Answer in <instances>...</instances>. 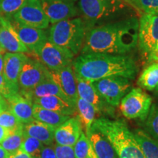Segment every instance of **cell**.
Returning <instances> with one entry per match:
<instances>
[{
	"label": "cell",
	"mask_w": 158,
	"mask_h": 158,
	"mask_svg": "<svg viewBox=\"0 0 158 158\" xmlns=\"http://www.w3.org/2000/svg\"><path fill=\"white\" fill-rule=\"evenodd\" d=\"M122 1L127 2L131 3L132 5H136V6H137V1L136 0H122Z\"/></svg>",
	"instance_id": "43"
},
{
	"label": "cell",
	"mask_w": 158,
	"mask_h": 158,
	"mask_svg": "<svg viewBox=\"0 0 158 158\" xmlns=\"http://www.w3.org/2000/svg\"><path fill=\"white\" fill-rule=\"evenodd\" d=\"M137 7L144 13L158 15V0H136Z\"/></svg>",
	"instance_id": "34"
},
{
	"label": "cell",
	"mask_w": 158,
	"mask_h": 158,
	"mask_svg": "<svg viewBox=\"0 0 158 158\" xmlns=\"http://www.w3.org/2000/svg\"><path fill=\"white\" fill-rule=\"evenodd\" d=\"M0 48H1V47H0Z\"/></svg>",
	"instance_id": "47"
},
{
	"label": "cell",
	"mask_w": 158,
	"mask_h": 158,
	"mask_svg": "<svg viewBox=\"0 0 158 158\" xmlns=\"http://www.w3.org/2000/svg\"><path fill=\"white\" fill-rule=\"evenodd\" d=\"M44 144L36 138L24 135V139L21 144V150L27 152L31 158H40Z\"/></svg>",
	"instance_id": "30"
},
{
	"label": "cell",
	"mask_w": 158,
	"mask_h": 158,
	"mask_svg": "<svg viewBox=\"0 0 158 158\" xmlns=\"http://www.w3.org/2000/svg\"><path fill=\"white\" fill-rule=\"evenodd\" d=\"M75 75L90 82L111 76L135 79L138 68L134 59L127 55L100 53L81 54L73 62Z\"/></svg>",
	"instance_id": "2"
},
{
	"label": "cell",
	"mask_w": 158,
	"mask_h": 158,
	"mask_svg": "<svg viewBox=\"0 0 158 158\" xmlns=\"http://www.w3.org/2000/svg\"><path fill=\"white\" fill-rule=\"evenodd\" d=\"M139 21L129 17L89 29L81 54L126 55L138 45Z\"/></svg>",
	"instance_id": "1"
},
{
	"label": "cell",
	"mask_w": 158,
	"mask_h": 158,
	"mask_svg": "<svg viewBox=\"0 0 158 158\" xmlns=\"http://www.w3.org/2000/svg\"><path fill=\"white\" fill-rule=\"evenodd\" d=\"M8 110L23 124L35 120L33 117V102L22 94L17 93L6 99Z\"/></svg>",
	"instance_id": "19"
},
{
	"label": "cell",
	"mask_w": 158,
	"mask_h": 158,
	"mask_svg": "<svg viewBox=\"0 0 158 158\" xmlns=\"http://www.w3.org/2000/svg\"><path fill=\"white\" fill-rule=\"evenodd\" d=\"M89 27L81 18H74L54 23L49 29L48 40L77 55L81 50Z\"/></svg>",
	"instance_id": "4"
},
{
	"label": "cell",
	"mask_w": 158,
	"mask_h": 158,
	"mask_svg": "<svg viewBox=\"0 0 158 158\" xmlns=\"http://www.w3.org/2000/svg\"><path fill=\"white\" fill-rule=\"evenodd\" d=\"M82 132V123L79 116L70 117L55 130L54 140L59 145L73 147Z\"/></svg>",
	"instance_id": "16"
},
{
	"label": "cell",
	"mask_w": 158,
	"mask_h": 158,
	"mask_svg": "<svg viewBox=\"0 0 158 158\" xmlns=\"http://www.w3.org/2000/svg\"><path fill=\"white\" fill-rule=\"evenodd\" d=\"M73 148L76 158H98L84 131L81 134Z\"/></svg>",
	"instance_id": "29"
},
{
	"label": "cell",
	"mask_w": 158,
	"mask_h": 158,
	"mask_svg": "<svg viewBox=\"0 0 158 158\" xmlns=\"http://www.w3.org/2000/svg\"><path fill=\"white\" fill-rule=\"evenodd\" d=\"M67 1H70V2H76V1H78V0H67Z\"/></svg>",
	"instance_id": "45"
},
{
	"label": "cell",
	"mask_w": 158,
	"mask_h": 158,
	"mask_svg": "<svg viewBox=\"0 0 158 158\" xmlns=\"http://www.w3.org/2000/svg\"><path fill=\"white\" fill-rule=\"evenodd\" d=\"M34 104L62 115L73 116L77 112L76 107L57 96H45L32 100Z\"/></svg>",
	"instance_id": "22"
},
{
	"label": "cell",
	"mask_w": 158,
	"mask_h": 158,
	"mask_svg": "<svg viewBox=\"0 0 158 158\" xmlns=\"http://www.w3.org/2000/svg\"><path fill=\"white\" fill-rule=\"evenodd\" d=\"M23 139L24 133L23 128H21L14 131H10L9 135L0 143V146L11 155L21 149Z\"/></svg>",
	"instance_id": "28"
},
{
	"label": "cell",
	"mask_w": 158,
	"mask_h": 158,
	"mask_svg": "<svg viewBox=\"0 0 158 158\" xmlns=\"http://www.w3.org/2000/svg\"><path fill=\"white\" fill-rule=\"evenodd\" d=\"M138 85L148 91H155L158 86V63L147 67L138 79Z\"/></svg>",
	"instance_id": "27"
},
{
	"label": "cell",
	"mask_w": 158,
	"mask_h": 158,
	"mask_svg": "<svg viewBox=\"0 0 158 158\" xmlns=\"http://www.w3.org/2000/svg\"><path fill=\"white\" fill-rule=\"evenodd\" d=\"M133 134L146 158H158V141L150 136L145 130H135Z\"/></svg>",
	"instance_id": "25"
},
{
	"label": "cell",
	"mask_w": 158,
	"mask_h": 158,
	"mask_svg": "<svg viewBox=\"0 0 158 158\" xmlns=\"http://www.w3.org/2000/svg\"><path fill=\"white\" fill-rule=\"evenodd\" d=\"M28 59L23 53H6L4 56L2 75L12 88L19 92V78L23 64Z\"/></svg>",
	"instance_id": "17"
},
{
	"label": "cell",
	"mask_w": 158,
	"mask_h": 158,
	"mask_svg": "<svg viewBox=\"0 0 158 158\" xmlns=\"http://www.w3.org/2000/svg\"><path fill=\"white\" fill-rule=\"evenodd\" d=\"M76 110L78 113L82 124H84L85 131L87 133L92 127L95 118L96 110L92 104L83 99L78 98L76 102Z\"/></svg>",
	"instance_id": "26"
},
{
	"label": "cell",
	"mask_w": 158,
	"mask_h": 158,
	"mask_svg": "<svg viewBox=\"0 0 158 158\" xmlns=\"http://www.w3.org/2000/svg\"><path fill=\"white\" fill-rule=\"evenodd\" d=\"M127 8L122 0H78V9L84 16L89 29L95 23L114 19Z\"/></svg>",
	"instance_id": "5"
},
{
	"label": "cell",
	"mask_w": 158,
	"mask_h": 158,
	"mask_svg": "<svg viewBox=\"0 0 158 158\" xmlns=\"http://www.w3.org/2000/svg\"><path fill=\"white\" fill-rule=\"evenodd\" d=\"M155 48H158V44H157V47H156Z\"/></svg>",
	"instance_id": "46"
},
{
	"label": "cell",
	"mask_w": 158,
	"mask_h": 158,
	"mask_svg": "<svg viewBox=\"0 0 158 158\" xmlns=\"http://www.w3.org/2000/svg\"><path fill=\"white\" fill-rule=\"evenodd\" d=\"M54 149L56 158H76L73 147L56 143L54 146Z\"/></svg>",
	"instance_id": "35"
},
{
	"label": "cell",
	"mask_w": 158,
	"mask_h": 158,
	"mask_svg": "<svg viewBox=\"0 0 158 158\" xmlns=\"http://www.w3.org/2000/svg\"><path fill=\"white\" fill-rule=\"evenodd\" d=\"M9 158H31V157L27 152L19 149L16 152L10 155Z\"/></svg>",
	"instance_id": "38"
},
{
	"label": "cell",
	"mask_w": 158,
	"mask_h": 158,
	"mask_svg": "<svg viewBox=\"0 0 158 158\" xmlns=\"http://www.w3.org/2000/svg\"><path fill=\"white\" fill-rule=\"evenodd\" d=\"M138 46L142 54L148 56L158 44V15L143 13L139 21Z\"/></svg>",
	"instance_id": "10"
},
{
	"label": "cell",
	"mask_w": 158,
	"mask_h": 158,
	"mask_svg": "<svg viewBox=\"0 0 158 158\" xmlns=\"http://www.w3.org/2000/svg\"><path fill=\"white\" fill-rule=\"evenodd\" d=\"M4 49L0 48V74H2L4 67Z\"/></svg>",
	"instance_id": "41"
},
{
	"label": "cell",
	"mask_w": 158,
	"mask_h": 158,
	"mask_svg": "<svg viewBox=\"0 0 158 158\" xmlns=\"http://www.w3.org/2000/svg\"><path fill=\"white\" fill-rule=\"evenodd\" d=\"M0 126L9 130L10 131H14L23 128V124L21 123L9 110H6L0 114Z\"/></svg>",
	"instance_id": "32"
},
{
	"label": "cell",
	"mask_w": 158,
	"mask_h": 158,
	"mask_svg": "<svg viewBox=\"0 0 158 158\" xmlns=\"http://www.w3.org/2000/svg\"><path fill=\"white\" fill-rule=\"evenodd\" d=\"M92 125L109 141L118 158H146L133 133L123 120L101 117L94 120Z\"/></svg>",
	"instance_id": "3"
},
{
	"label": "cell",
	"mask_w": 158,
	"mask_h": 158,
	"mask_svg": "<svg viewBox=\"0 0 158 158\" xmlns=\"http://www.w3.org/2000/svg\"><path fill=\"white\" fill-rule=\"evenodd\" d=\"M98 94L110 104L116 107L120 101L130 92L132 84L130 79L122 76H111L92 82Z\"/></svg>",
	"instance_id": "7"
},
{
	"label": "cell",
	"mask_w": 158,
	"mask_h": 158,
	"mask_svg": "<svg viewBox=\"0 0 158 158\" xmlns=\"http://www.w3.org/2000/svg\"><path fill=\"white\" fill-rule=\"evenodd\" d=\"M41 3L45 14L52 24L79 14L75 3L67 0H41Z\"/></svg>",
	"instance_id": "13"
},
{
	"label": "cell",
	"mask_w": 158,
	"mask_h": 158,
	"mask_svg": "<svg viewBox=\"0 0 158 158\" xmlns=\"http://www.w3.org/2000/svg\"><path fill=\"white\" fill-rule=\"evenodd\" d=\"M86 135L98 158H118L111 143L93 125Z\"/></svg>",
	"instance_id": "20"
},
{
	"label": "cell",
	"mask_w": 158,
	"mask_h": 158,
	"mask_svg": "<svg viewBox=\"0 0 158 158\" xmlns=\"http://www.w3.org/2000/svg\"><path fill=\"white\" fill-rule=\"evenodd\" d=\"M33 117L37 121L43 122L56 129L71 116L62 115L33 103Z\"/></svg>",
	"instance_id": "24"
},
{
	"label": "cell",
	"mask_w": 158,
	"mask_h": 158,
	"mask_svg": "<svg viewBox=\"0 0 158 158\" xmlns=\"http://www.w3.org/2000/svg\"><path fill=\"white\" fill-rule=\"evenodd\" d=\"M10 133V131L9 130L0 126V143L2 142L9 135Z\"/></svg>",
	"instance_id": "39"
},
{
	"label": "cell",
	"mask_w": 158,
	"mask_h": 158,
	"mask_svg": "<svg viewBox=\"0 0 158 158\" xmlns=\"http://www.w3.org/2000/svg\"><path fill=\"white\" fill-rule=\"evenodd\" d=\"M27 0H0V10L7 15L15 14Z\"/></svg>",
	"instance_id": "33"
},
{
	"label": "cell",
	"mask_w": 158,
	"mask_h": 158,
	"mask_svg": "<svg viewBox=\"0 0 158 158\" xmlns=\"http://www.w3.org/2000/svg\"><path fill=\"white\" fill-rule=\"evenodd\" d=\"M49 70H58L72 66L74 55L68 49L53 44L48 40L36 54Z\"/></svg>",
	"instance_id": "9"
},
{
	"label": "cell",
	"mask_w": 158,
	"mask_h": 158,
	"mask_svg": "<svg viewBox=\"0 0 158 158\" xmlns=\"http://www.w3.org/2000/svg\"><path fill=\"white\" fill-rule=\"evenodd\" d=\"M10 155V154L7 152L3 147L0 146V158H9Z\"/></svg>",
	"instance_id": "42"
},
{
	"label": "cell",
	"mask_w": 158,
	"mask_h": 158,
	"mask_svg": "<svg viewBox=\"0 0 158 158\" xmlns=\"http://www.w3.org/2000/svg\"><path fill=\"white\" fill-rule=\"evenodd\" d=\"M56 128L37 120L23 124V133L25 135L39 140L46 146L52 145L54 141V132Z\"/></svg>",
	"instance_id": "21"
},
{
	"label": "cell",
	"mask_w": 158,
	"mask_h": 158,
	"mask_svg": "<svg viewBox=\"0 0 158 158\" xmlns=\"http://www.w3.org/2000/svg\"><path fill=\"white\" fill-rule=\"evenodd\" d=\"M17 93H19V92L12 88L5 81L3 75L0 74V94L7 99Z\"/></svg>",
	"instance_id": "36"
},
{
	"label": "cell",
	"mask_w": 158,
	"mask_h": 158,
	"mask_svg": "<svg viewBox=\"0 0 158 158\" xmlns=\"http://www.w3.org/2000/svg\"><path fill=\"white\" fill-rule=\"evenodd\" d=\"M75 77H76L78 98L92 104L95 108L97 113L102 114V115L113 116L114 115V110H115L114 107L108 104L98 94L92 83L81 78L77 75H75Z\"/></svg>",
	"instance_id": "12"
},
{
	"label": "cell",
	"mask_w": 158,
	"mask_h": 158,
	"mask_svg": "<svg viewBox=\"0 0 158 158\" xmlns=\"http://www.w3.org/2000/svg\"><path fill=\"white\" fill-rule=\"evenodd\" d=\"M40 158H56L54 147H51L50 145L43 147Z\"/></svg>",
	"instance_id": "37"
},
{
	"label": "cell",
	"mask_w": 158,
	"mask_h": 158,
	"mask_svg": "<svg viewBox=\"0 0 158 158\" xmlns=\"http://www.w3.org/2000/svg\"><path fill=\"white\" fill-rule=\"evenodd\" d=\"M6 110H8L7 102L6 101V99L0 94V114Z\"/></svg>",
	"instance_id": "40"
},
{
	"label": "cell",
	"mask_w": 158,
	"mask_h": 158,
	"mask_svg": "<svg viewBox=\"0 0 158 158\" xmlns=\"http://www.w3.org/2000/svg\"><path fill=\"white\" fill-rule=\"evenodd\" d=\"M10 23L21 42L29 51H32L35 54L48 41L46 33L43 29L23 25L15 20L11 21Z\"/></svg>",
	"instance_id": "14"
},
{
	"label": "cell",
	"mask_w": 158,
	"mask_h": 158,
	"mask_svg": "<svg viewBox=\"0 0 158 158\" xmlns=\"http://www.w3.org/2000/svg\"><path fill=\"white\" fill-rule=\"evenodd\" d=\"M21 94L29 99V100H31V102L35 99L42 98V97L57 96L62 98L63 100H66L68 102H70L68 98H66V96L63 94V92L61 91L59 86L53 81L50 76L48 77L43 81L41 82L40 84H39L37 86H35L30 92Z\"/></svg>",
	"instance_id": "23"
},
{
	"label": "cell",
	"mask_w": 158,
	"mask_h": 158,
	"mask_svg": "<svg viewBox=\"0 0 158 158\" xmlns=\"http://www.w3.org/2000/svg\"><path fill=\"white\" fill-rule=\"evenodd\" d=\"M14 20L23 25L41 29L48 28L50 23L43 10L41 0H27L14 14Z\"/></svg>",
	"instance_id": "11"
},
{
	"label": "cell",
	"mask_w": 158,
	"mask_h": 158,
	"mask_svg": "<svg viewBox=\"0 0 158 158\" xmlns=\"http://www.w3.org/2000/svg\"><path fill=\"white\" fill-rule=\"evenodd\" d=\"M52 81L59 86L69 102L76 107L78 100L76 81L72 66L65 67L58 70H49Z\"/></svg>",
	"instance_id": "15"
},
{
	"label": "cell",
	"mask_w": 158,
	"mask_h": 158,
	"mask_svg": "<svg viewBox=\"0 0 158 158\" xmlns=\"http://www.w3.org/2000/svg\"><path fill=\"white\" fill-rule=\"evenodd\" d=\"M0 47L9 53H29L21 42L10 21L0 16Z\"/></svg>",
	"instance_id": "18"
},
{
	"label": "cell",
	"mask_w": 158,
	"mask_h": 158,
	"mask_svg": "<svg viewBox=\"0 0 158 158\" xmlns=\"http://www.w3.org/2000/svg\"><path fill=\"white\" fill-rule=\"evenodd\" d=\"M50 76L49 70L40 60L29 59L23 64L19 78L20 94H25Z\"/></svg>",
	"instance_id": "8"
},
{
	"label": "cell",
	"mask_w": 158,
	"mask_h": 158,
	"mask_svg": "<svg viewBox=\"0 0 158 158\" xmlns=\"http://www.w3.org/2000/svg\"><path fill=\"white\" fill-rule=\"evenodd\" d=\"M155 94H156V96L158 98V86L157 88H156V89L155 90Z\"/></svg>",
	"instance_id": "44"
},
{
	"label": "cell",
	"mask_w": 158,
	"mask_h": 158,
	"mask_svg": "<svg viewBox=\"0 0 158 158\" xmlns=\"http://www.w3.org/2000/svg\"><path fill=\"white\" fill-rule=\"evenodd\" d=\"M152 99L140 88L133 89L122 99L119 108L122 115L128 119H147Z\"/></svg>",
	"instance_id": "6"
},
{
	"label": "cell",
	"mask_w": 158,
	"mask_h": 158,
	"mask_svg": "<svg viewBox=\"0 0 158 158\" xmlns=\"http://www.w3.org/2000/svg\"><path fill=\"white\" fill-rule=\"evenodd\" d=\"M146 132L158 141V105L151 106L146 121Z\"/></svg>",
	"instance_id": "31"
}]
</instances>
